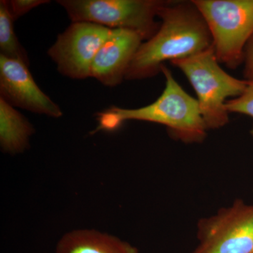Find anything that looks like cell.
Returning <instances> with one entry per match:
<instances>
[{
	"label": "cell",
	"instance_id": "ba28073f",
	"mask_svg": "<svg viewBox=\"0 0 253 253\" xmlns=\"http://www.w3.org/2000/svg\"><path fill=\"white\" fill-rule=\"evenodd\" d=\"M0 94L14 107L58 118L62 111L35 81L27 65L0 55Z\"/></svg>",
	"mask_w": 253,
	"mask_h": 253
},
{
	"label": "cell",
	"instance_id": "5bb4252c",
	"mask_svg": "<svg viewBox=\"0 0 253 253\" xmlns=\"http://www.w3.org/2000/svg\"><path fill=\"white\" fill-rule=\"evenodd\" d=\"M50 2L47 0H11L7 1L11 16L14 21L40 5Z\"/></svg>",
	"mask_w": 253,
	"mask_h": 253
},
{
	"label": "cell",
	"instance_id": "3957f363",
	"mask_svg": "<svg viewBox=\"0 0 253 253\" xmlns=\"http://www.w3.org/2000/svg\"><path fill=\"white\" fill-rule=\"evenodd\" d=\"M170 63L184 73L196 91L208 130L225 126L229 121V113L225 106L228 98L241 96L249 81L237 79L225 72L219 65L213 45Z\"/></svg>",
	"mask_w": 253,
	"mask_h": 253
},
{
	"label": "cell",
	"instance_id": "7c38bea8",
	"mask_svg": "<svg viewBox=\"0 0 253 253\" xmlns=\"http://www.w3.org/2000/svg\"><path fill=\"white\" fill-rule=\"evenodd\" d=\"M14 18L11 16L7 1H0V50L1 54L9 59L22 61L29 66L27 52L20 44L15 34Z\"/></svg>",
	"mask_w": 253,
	"mask_h": 253
},
{
	"label": "cell",
	"instance_id": "52a82bcc",
	"mask_svg": "<svg viewBox=\"0 0 253 253\" xmlns=\"http://www.w3.org/2000/svg\"><path fill=\"white\" fill-rule=\"evenodd\" d=\"M115 29L90 22H73L58 36L48 55L63 76L72 79L91 77L98 51Z\"/></svg>",
	"mask_w": 253,
	"mask_h": 253
},
{
	"label": "cell",
	"instance_id": "5b68a950",
	"mask_svg": "<svg viewBox=\"0 0 253 253\" xmlns=\"http://www.w3.org/2000/svg\"><path fill=\"white\" fill-rule=\"evenodd\" d=\"M167 0H59L72 22H90L135 32L148 41L157 33L156 21Z\"/></svg>",
	"mask_w": 253,
	"mask_h": 253
},
{
	"label": "cell",
	"instance_id": "8992f818",
	"mask_svg": "<svg viewBox=\"0 0 253 253\" xmlns=\"http://www.w3.org/2000/svg\"><path fill=\"white\" fill-rule=\"evenodd\" d=\"M193 253H253V204L236 199L197 223Z\"/></svg>",
	"mask_w": 253,
	"mask_h": 253
},
{
	"label": "cell",
	"instance_id": "4fadbf2b",
	"mask_svg": "<svg viewBox=\"0 0 253 253\" xmlns=\"http://www.w3.org/2000/svg\"><path fill=\"white\" fill-rule=\"evenodd\" d=\"M225 106L229 113H241L253 118V81H249L246 90L241 96L227 100Z\"/></svg>",
	"mask_w": 253,
	"mask_h": 253
},
{
	"label": "cell",
	"instance_id": "9a60e30c",
	"mask_svg": "<svg viewBox=\"0 0 253 253\" xmlns=\"http://www.w3.org/2000/svg\"><path fill=\"white\" fill-rule=\"evenodd\" d=\"M244 63L245 80L253 81V38L245 49Z\"/></svg>",
	"mask_w": 253,
	"mask_h": 253
},
{
	"label": "cell",
	"instance_id": "277c9868",
	"mask_svg": "<svg viewBox=\"0 0 253 253\" xmlns=\"http://www.w3.org/2000/svg\"><path fill=\"white\" fill-rule=\"evenodd\" d=\"M207 23L219 63L236 69L253 38V0H192Z\"/></svg>",
	"mask_w": 253,
	"mask_h": 253
},
{
	"label": "cell",
	"instance_id": "6da1fadb",
	"mask_svg": "<svg viewBox=\"0 0 253 253\" xmlns=\"http://www.w3.org/2000/svg\"><path fill=\"white\" fill-rule=\"evenodd\" d=\"M161 26L152 38L141 43L125 79L142 80L161 72L166 61L184 59L212 46L204 18L193 1H169L160 8Z\"/></svg>",
	"mask_w": 253,
	"mask_h": 253
},
{
	"label": "cell",
	"instance_id": "8fae6325",
	"mask_svg": "<svg viewBox=\"0 0 253 253\" xmlns=\"http://www.w3.org/2000/svg\"><path fill=\"white\" fill-rule=\"evenodd\" d=\"M34 131L31 123L0 97V145L2 151L13 155L23 152Z\"/></svg>",
	"mask_w": 253,
	"mask_h": 253
},
{
	"label": "cell",
	"instance_id": "9c48e42d",
	"mask_svg": "<svg viewBox=\"0 0 253 253\" xmlns=\"http://www.w3.org/2000/svg\"><path fill=\"white\" fill-rule=\"evenodd\" d=\"M143 41L135 32L115 29L95 56L91 65V77L111 87L121 84Z\"/></svg>",
	"mask_w": 253,
	"mask_h": 253
},
{
	"label": "cell",
	"instance_id": "7a4b0ae2",
	"mask_svg": "<svg viewBox=\"0 0 253 253\" xmlns=\"http://www.w3.org/2000/svg\"><path fill=\"white\" fill-rule=\"evenodd\" d=\"M161 72L166 78V87L155 102L136 109L111 106L101 111L96 115L99 124L91 134L115 130L125 121L132 120L163 125L171 137L185 144L202 143L207 136L208 129L199 101L182 89L166 65L161 67Z\"/></svg>",
	"mask_w": 253,
	"mask_h": 253
},
{
	"label": "cell",
	"instance_id": "30bf717a",
	"mask_svg": "<svg viewBox=\"0 0 253 253\" xmlns=\"http://www.w3.org/2000/svg\"><path fill=\"white\" fill-rule=\"evenodd\" d=\"M56 253H139L129 243L92 229H78L60 239Z\"/></svg>",
	"mask_w": 253,
	"mask_h": 253
}]
</instances>
